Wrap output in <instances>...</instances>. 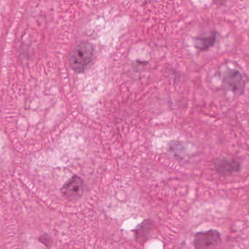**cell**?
<instances>
[{
  "label": "cell",
  "mask_w": 249,
  "mask_h": 249,
  "mask_svg": "<svg viewBox=\"0 0 249 249\" xmlns=\"http://www.w3.org/2000/svg\"><path fill=\"white\" fill-rule=\"evenodd\" d=\"M95 59L94 48L88 43H81L71 52L70 65L75 72H85L92 65Z\"/></svg>",
  "instance_id": "obj_1"
},
{
  "label": "cell",
  "mask_w": 249,
  "mask_h": 249,
  "mask_svg": "<svg viewBox=\"0 0 249 249\" xmlns=\"http://www.w3.org/2000/svg\"><path fill=\"white\" fill-rule=\"evenodd\" d=\"M221 240V234L218 230L199 231L195 234L194 246L195 249H210L216 246Z\"/></svg>",
  "instance_id": "obj_2"
},
{
  "label": "cell",
  "mask_w": 249,
  "mask_h": 249,
  "mask_svg": "<svg viewBox=\"0 0 249 249\" xmlns=\"http://www.w3.org/2000/svg\"><path fill=\"white\" fill-rule=\"evenodd\" d=\"M223 81L234 92L242 94L244 91V80L238 71L228 70L224 73Z\"/></svg>",
  "instance_id": "obj_3"
},
{
  "label": "cell",
  "mask_w": 249,
  "mask_h": 249,
  "mask_svg": "<svg viewBox=\"0 0 249 249\" xmlns=\"http://www.w3.org/2000/svg\"><path fill=\"white\" fill-rule=\"evenodd\" d=\"M240 164L235 160L219 159L215 162V169L218 174L223 176H230L240 171Z\"/></svg>",
  "instance_id": "obj_4"
},
{
  "label": "cell",
  "mask_w": 249,
  "mask_h": 249,
  "mask_svg": "<svg viewBox=\"0 0 249 249\" xmlns=\"http://www.w3.org/2000/svg\"><path fill=\"white\" fill-rule=\"evenodd\" d=\"M84 188L83 180L78 176H74L64 184L62 192L68 196H75L82 192Z\"/></svg>",
  "instance_id": "obj_5"
},
{
  "label": "cell",
  "mask_w": 249,
  "mask_h": 249,
  "mask_svg": "<svg viewBox=\"0 0 249 249\" xmlns=\"http://www.w3.org/2000/svg\"><path fill=\"white\" fill-rule=\"evenodd\" d=\"M217 34L213 33L209 36L202 37H196L195 38V48L201 52L208 50L215 45L216 42Z\"/></svg>",
  "instance_id": "obj_6"
},
{
  "label": "cell",
  "mask_w": 249,
  "mask_h": 249,
  "mask_svg": "<svg viewBox=\"0 0 249 249\" xmlns=\"http://www.w3.org/2000/svg\"><path fill=\"white\" fill-rule=\"evenodd\" d=\"M151 229V222L150 220H146L141 223L135 230V238L139 241L146 240Z\"/></svg>",
  "instance_id": "obj_7"
},
{
  "label": "cell",
  "mask_w": 249,
  "mask_h": 249,
  "mask_svg": "<svg viewBox=\"0 0 249 249\" xmlns=\"http://www.w3.org/2000/svg\"><path fill=\"white\" fill-rule=\"evenodd\" d=\"M41 238L45 239V240H40L42 243L46 245V246H49V243H51V241H49V239H50V237H48L47 234L45 236H41Z\"/></svg>",
  "instance_id": "obj_8"
}]
</instances>
